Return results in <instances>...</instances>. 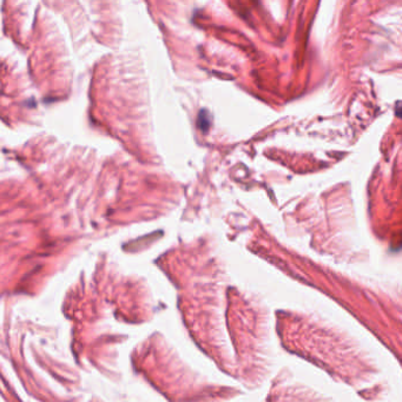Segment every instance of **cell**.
<instances>
[{
	"label": "cell",
	"instance_id": "6da1fadb",
	"mask_svg": "<svg viewBox=\"0 0 402 402\" xmlns=\"http://www.w3.org/2000/svg\"><path fill=\"white\" fill-rule=\"evenodd\" d=\"M209 114L207 111L202 110L201 113H199L198 116V119H197V123H198V126L199 129H201L203 132H207L209 130V127H210V119H209Z\"/></svg>",
	"mask_w": 402,
	"mask_h": 402
}]
</instances>
